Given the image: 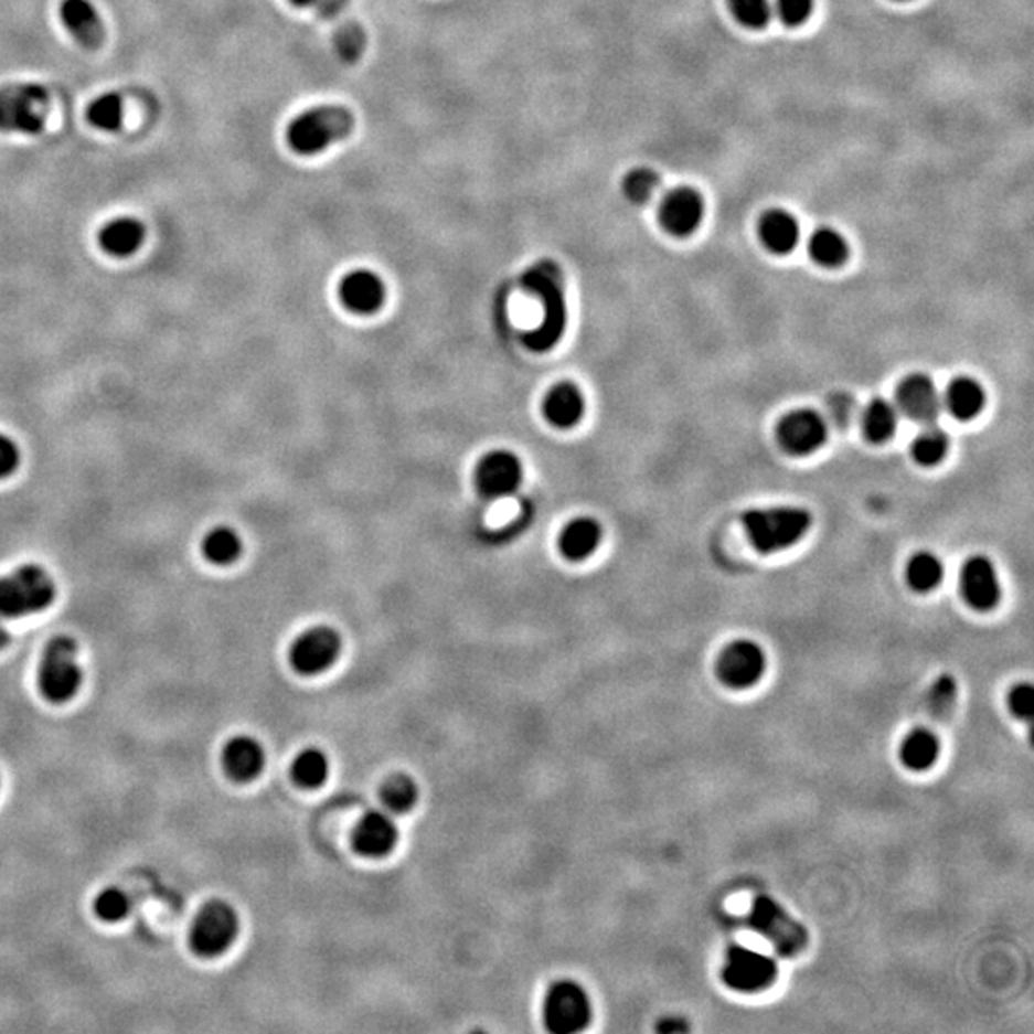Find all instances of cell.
Returning a JSON list of instances; mask_svg holds the SVG:
<instances>
[{
	"label": "cell",
	"instance_id": "obj_18",
	"mask_svg": "<svg viewBox=\"0 0 1034 1034\" xmlns=\"http://www.w3.org/2000/svg\"><path fill=\"white\" fill-rule=\"evenodd\" d=\"M60 20L85 49H98L106 39V28L90 0H62Z\"/></svg>",
	"mask_w": 1034,
	"mask_h": 1034
},
{
	"label": "cell",
	"instance_id": "obj_19",
	"mask_svg": "<svg viewBox=\"0 0 1034 1034\" xmlns=\"http://www.w3.org/2000/svg\"><path fill=\"white\" fill-rule=\"evenodd\" d=\"M265 767V749L252 736H234L223 749V768L231 780L247 784L255 780Z\"/></svg>",
	"mask_w": 1034,
	"mask_h": 1034
},
{
	"label": "cell",
	"instance_id": "obj_26",
	"mask_svg": "<svg viewBox=\"0 0 1034 1034\" xmlns=\"http://www.w3.org/2000/svg\"><path fill=\"white\" fill-rule=\"evenodd\" d=\"M601 541V527L593 518L573 520L559 536V548L569 559H585L594 554Z\"/></svg>",
	"mask_w": 1034,
	"mask_h": 1034
},
{
	"label": "cell",
	"instance_id": "obj_42",
	"mask_svg": "<svg viewBox=\"0 0 1034 1034\" xmlns=\"http://www.w3.org/2000/svg\"><path fill=\"white\" fill-rule=\"evenodd\" d=\"M20 466V449L10 437L0 434V479H7Z\"/></svg>",
	"mask_w": 1034,
	"mask_h": 1034
},
{
	"label": "cell",
	"instance_id": "obj_3",
	"mask_svg": "<svg viewBox=\"0 0 1034 1034\" xmlns=\"http://www.w3.org/2000/svg\"><path fill=\"white\" fill-rule=\"evenodd\" d=\"M56 583L39 565H23L0 577V619H20L51 608Z\"/></svg>",
	"mask_w": 1034,
	"mask_h": 1034
},
{
	"label": "cell",
	"instance_id": "obj_10",
	"mask_svg": "<svg viewBox=\"0 0 1034 1034\" xmlns=\"http://www.w3.org/2000/svg\"><path fill=\"white\" fill-rule=\"evenodd\" d=\"M767 673L765 650L753 640H734L716 659V676L731 690L757 686Z\"/></svg>",
	"mask_w": 1034,
	"mask_h": 1034
},
{
	"label": "cell",
	"instance_id": "obj_35",
	"mask_svg": "<svg viewBox=\"0 0 1034 1034\" xmlns=\"http://www.w3.org/2000/svg\"><path fill=\"white\" fill-rule=\"evenodd\" d=\"M132 908L130 897L119 887H106L95 898V914L106 924H117L127 918Z\"/></svg>",
	"mask_w": 1034,
	"mask_h": 1034
},
{
	"label": "cell",
	"instance_id": "obj_37",
	"mask_svg": "<svg viewBox=\"0 0 1034 1034\" xmlns=\"http://www.w3.org/2000/svg\"><path fill=\"white\" fill-rule=\"evenodd\" d=\"M956 697H958V682L950 674H940L935 679L934 684L927 692V705L931 715L937 718L947 716L955 710Z\"/></svg>",
	"mask_w": 1034,
	"mask_h": 1034
},
{
	"label": "cell",
	"instance_id": "obj_22",
	"mask_svg": "<svg viewBox=\"0 0 1034 1034\" xmlns=\"http://www.w3.org/2000/svg\"><path fill=\"white\" fill-rule=\"evenodd\" d=\"M987 405V393L983 385L968 376L956 377L948 385L942 397V406L956 420L970 422L983 413Z\"/></svg>",
	"mask_w": 1034,
	"mask_h": 1034
},
{
	"label": "cell",
	"instance_id": "obj_14",
	"mask_svg": "<svg viewBox=\"0 0 1034 1034\" xmlns=\"http://www.w3.org/2000/svg\"><path fill=\"white\" fill-rule=\"evenodd\" d=\"M703 198L700 192L687 186H679L671 192H667L665 198L659 205V221L669 234L684 238L694 234L702 225Z\"/></svg>",
	"mask_w": 1034,
	"mask_h": 1034
},
{
	"label": "cell",
	"instance_id": "obj_8",
	"mask_svg": "<svg viewBox=\"0 0 1034 1034\" xmlns=\"http://www.w3.org/2000/svg\"><path fill=\"white\" fill-rule=\"evenodd\" d=\"M593 1021V1002L577 981L562 979L550 987L544 999V1025L550 1033L575 1034Z\"/></svg>",
	"mask_w": 1034,
	"mask_h": 1034
},
{
	"label": "cell",
	"instance_id": "obj_41",
	"mask_svg": "<svg viewBox=\"0 0 1034 1034\" xmlns=\"http://www.w3.org/2000/svg\"><path fill=\"white\" fill-rule=\"evenodd\" d=\"M776 14L786 25H801L809 20L812 0H776Z\"/></svg>",
	"mask_w": 1034,
	"mask_h": 1034
},
{
	"label": "cell",
	"instance_id": "obj_38",
	"mask_svg": "<svg viewBox=\"0 0 1034 1034\" xmlns=\"http://www.w3.org/2000/svg\"><path fill=\"white\" fill-rule=\"evenodd\" d=\"M734 18L745 28L763 30L772 18L770 0H731Z\"/></svg>",
	"mask_w": 1034,
	"mask_h": 1034
},
{
	"label": "cell",
	"instance_id": "obj_36",
	"mask_svg": "<svg viewBox=\"0 0 1034 1034\" xmlns=\"http://www.w3.org/2000/svg\"><path fill=\"white\" fill-rule=\"evenodd\" d=\"M659 186H661L659 174L648 169V167L632 169L622 181V192L632 203L650 202L651 198L658 192Z\"/></svg>",
	"mask_w": 1034,
	"mask_h": 1034
},
{
	"label": "cell",
	"instance_id": "obj_16",
	"mask_svg": "<svg viewBox=\"0 0 1034 1034\" xmlns=\"http://www.w3.org/2000/svg\"><path fill=\"white\" fill-rule=\"evenodd\" d=\"M897 408L910 420L929 426L939 418L942 397L931 377L926 374H910L898 385Z\"/></svg>",
	"mask_w": 1034,
	"mask_h": 1034
},
{
	"label": "cell",
	"instance_id": "obj_30",
	"mask_svg": "<svg viewBox=\"0 0 1034 1034\" xmlns=\"http://www.w3.org/2000/svg\"><path fill=\"white\" fill-rule=\"evenodd\" d=\"M330 772V763L324 751L317 747H309L297 755L294 765H291V776L297 786L305 789H317L328 780Z\"/></svg>",
	"mask_w": 1034,
	"mask_h": 1034
},
{
	"label": "cell",
	"instance_id": "obj_9",
	"mask_svg": "<svg viewBox=\"0 0 1034 1034\" xmlns=\"http://www.w3.org/2000/svg\"><path fill=\"white\" fill-rule=\"evenodd\" d=\"M721 977L731 991L757 994L776 983L778 962L772 956L763 955L759 950L734 945L724 956Z\"/></svg>",
	"mask_w": 1034,
	"mask_h": 1034
},
{
	"label": "cell",
	"instance_id": "obj_11",
	"mask_svg": "<svg viewBox=\"0 0 1034 1034\" xmlns=\"http://www.w3.org/2000/svg\"><path fill=\"white\" fill-rule=\"evenodd\" d=\"M341 638L330 627H312L296 638L290 648L291 667L303 676L324 673L340 658Z\"/></svg>",
	"mask_w": 1034,
	"mask_h": 1034
},
{
	"label": "cell",
	"instance_id": "obj_31",
	"mask_svg": "<svg viewBox=\"0 0 1034 1034\" xmlns=\"http://www.w3.org/2000/svg\"><path fill=\"white\" fill-rule=\"evenodd\" d=\"M202 552L211 564L231 565L242 554V539L231 527L213 529L203 539Z\"/></svg>",
	"mask_w": 1034,
	"mask_h": 1034
},
{
	"label": "cell",
	"instance_id": "obj_45",
	"mask_svg": "<svg viewBox=\"0 0 1034 1034\" xmlns=\"http://www.w3.org/2000/svg\"><path fill=\"white\" fill-rule=\"evenodd\" d=\"M10 640H12L10 630H8L7 627L2 625V621H0V650H4V648L10 644Z\"/></svg>",
	"mask_w": 1034,
	"mask_h": 1034
},
{
	"label": "cell",
	"instance_id": "obj_13",
	"mask_svg": "<svg viewBox=\"0 0 1034 1034\" xmlns=\"http://www.w3.org/2000/svg\"><path fill=\"white\" fill-rule=\"evenodd\" d=\"M963 600L976 611H991L1002 598L999 572L991 557L971 556L963 564L960 577Z\"/></svg>",
	"mask_w": 1034,
	"mask_h": 1034
},
{
	"label": "cell",
	"instance_id": "obj_33",
	"mask_svg": "<svg viewBox=\"0 0 1034 1034\" xmlns=\"http://www.w3.org/2000/svg\"><path fill=\"white\" fill-rule=\"evenodd\" d=\"M418 801V786L406 775L391 776L382 788V803L391 814H405Z\"/></svg>",
	"mask_w": 1034,
	"mask_h": 1034
},
{
	"label": "cell",
	"instance_id": "obj_15",
	"mask_svg": "<svg viewBox=\"0 0 1034 1034\" xmlns=\"http://www.w3.org/2000/svg\"><path fill=\"white\" fill-rule=\"evenodd\" d=\"M523 479L520 458L508 450H494L479 462L476 483L487 499H502L518 491Z\"/></svg>",
	"mask_w": 1034,
	"mask_h": 1034
},
{
	"label": "cell",
	"instance_id": "obj_23",
	"mask_svg": "<svg viewBox=\"0 0 1034 1034\" xmlns=\"http://www.w3.org/2000/svg\"><path fill=\"white\" fill-rule=\"evenodd\" d=\"M146 228L138 218L117 217L98 234V242L111 257H130L145 244Z\"/></svg>",
	"mask_w": 1034,
	"mask_h": 1034
},
{
	"label": "cell",
	"instance_id": "obj_34",
	"mask_svg": "<svg viewBox=\"0 0 1034 1034\" xmlns=\"http://www.w3.org/2000/svg\"><path fill=\"white\" fill-rule=\"evenodd\" d=\"M90 125L96 129L117 130L124 124V98L116 93L98 96L87 109Z\"/></svg>",
	"mask_w": 1034,
	"mask_h": 1034
},
{
	"label": "cell",
	"instance_id": "obj_6",
	"mask_svg": "<svg viewBox=\"0 0 1034 1034\" xmlns=\"http://www.w3.org/2000/svg\"><path fill=\"white\" fill-rule=\"evenodd\" d=\"M51 96L36 83H14L0 88V130L36 135L43 130Z\"/></svg>",
	"mask_w": 1034,
	"mask_h": 1034
},
{
	"label": "cell",
	"instance_id": "obj_39",
	"mask_svg": "<svg viewBox=\"0 0 1034 1034\" xmlns=\"http://www.w3.org/2000/svg\"><path fill=\"white\" fill-rule=\"evenodd\" d=\"M333 43H335V51L340 54L341 60L356 62L366 49V33L359 23H341L338 31H335V41Z\"/></svg>",
	"mask_w": 1034,
	"mask_h": 1034
},
{
	"label": "cell",
	"instance_id": "obj_43",
	"mask_svg": "<svg viewBox=\"0 0 1034 1034\" xmlns=\"http://www.w3.org/2000/svg\"><path fill=\"white\" fill-rule=\"evenodd\" d=\"M290 2L299 8H311L324 18L340 15L349 4V0H290Z\"/></svg>",
	"mask_w": 1034,
	"mask_h": 1034
},
{
	"label": "cell",
	"instance_id": "obj_32",
	"mask_svg": "<svg viewBox=\"0 0 1034 1034\" xmlns=\"http://www.w3.org/2000/svg\"><path fill=\"white\" fill-rule=\"evenodd\" d=\"M948 447H950V439L948 435L935 427L934 424H929L927 429H924L921 434L916 437V441L912 443V458L919 463V466H926V468H934L937 463L942 462L947 458Z\"/></svg>",
	"mask_w": 1034,
	"mask_h": 1034
},
{
	"label": "cell",
	"instance_id": "obj_5",
	"mask_svg": "<svg viewBox=\"0 0 1034 1034\" xmlns=\"http://www.w3.org/2000/svg\"><path fill=\"white\" fill-rule=\"evenodd\" d=\"M239 934L238 912L226 900H210L195 914L190 926V948L200 958L225 955Z\"/></svg>",
	"mask_w": 1034,
	"mask_h": 1034
},
{
	"label": "cell",
	"instance_id": "obj_25",
	"mask_svg": "<svg viewBox=\"0 0 1034 1034\" xmlns=\"http://www.w3.org/2000/svg\"><path fill=\"white\" fill-rule=\"evenodd\" d=\"M940 755V739L927 728L912 731L898 749L900 763L910 772H927L937 765Z\"/></svg>",
	"mask_w": 1034,
	"mask_h": 1034
},
{
	"label": "cell",
	"instance_id": "obj_27",
	"mask_svg": "<svg viewBox=\"0 0 1034 1034\" xmlns=\"http://www.w3.org/2000/svg\"><path fill=\"white\" fill-rule=\"evenodd\" d=\"M898 414L887 398H872L862 413V431L872 443L889 441L897 431Z\"/></svg>",
	"mask_w": 1034,
	"mask_h": 1034
},
{
	"label": "cell",
	"instance_id": "obj_24",
	"mask_svg": "<svg viewBox=\"0 0 1034 1034\" xmlns=\"http://www.w3.org/2000/svg\"><path fill=\"white\" fill-rule=\"evenodd\" d=\"M583 414H585V397L577 385H556L544 398V416L552 426L559 427V429L577 426Z\"/></svg>",
	"mask_w": 1034,
	"mask_h": 1034
},
{
	"label": "cell",
	"instance_id": "obj_29",
	"mask_svg": "<svg viewBox=\"0 0 1034 1034\" xmlns=\"http://www.w3.org/2000/svg\"><path fill=\"white\" fill-rule=\"evenodd\" d=\"M906 583L919 594L931 593L945 579V565L934 552H916L906 564Z\"/></svg>",
	"mask_w": 1034,
	"mask_h": 1034
},
{
	"label": "cell",
	"instance_id": "obj_40",
	"mask_svg": "<svg viewBox=\"0 0 1034 1034\" xmlns=\"http://www.w3.org/2000/svg\"><path fill=\"white\" fill-rule=\"evenodd\" d=\"M1008 707L1012 711V715L1020 721H1028L1033 716L1034 710V690L1031 684L1023 682V684H1015L1012 687V692L1008 695Z\"/></svg>",
	"mask_w": 1034,
	"mask_h": 1034
},
{
	"label": "cell",
	"instance_id": "obj_7",
	"mask_svg": "<svg viewBox=\"0 0 1034 1034\" xmlns=\"http://www.w3.org/2000/svg\"><path fill=\"white\" fill-rule=\"evenodd\" d=\"M749 924L757 934L770 940L778 955L796 958L809 947V931L799 924L775 898H755L749 912Z\"/></svg>",
	"mask_w": 1034,
	"mask_h": 1034
},
{
	"label": "cell",
	"instance_id": "obj_44",
	"mask_svg": "<svg viewBox=\"0 0 1034 1034\" xmlns=\"http://www.w3.org/2000/svg\"><path fill=\"white\" fill-rule=\"evenodd\" d=\"M655 1031L661 1034H686L690 1033V1023L684 1017L669 1015V1017L659 1021Z\"/></svg>",
	"mask_w": 1034,
	"mask_h": 1034
},
{
	"label": "cell",
	"instance_id": "obj_17",
	"mask_svg": "<svg viewBox=\"0 0 1034 1034\" xmlns=\"http://www.w3.org/2000/svg\"><path fill=\"white\" fill-rule=\"evenodd\" d=\"M353 840L359 853L370 859H382L397 845V822L387 810H369L359 820Z\"/></svg>",
	"mask_w": 1034,
	"mask_h": 1034
},
{
	"label": "cell",
	"instance_id": "obj_21",
	"mask_svg": "<svg viewBox=\"0 0 1034 1034\" xmlns=\"http://www.w3.org/2000/svg\"><path fill=\"white\" fill-rule=\"evenodd\" d=\"M760 242L775 255H788L796 249L801 238L797 218L784 210L768 211L759 223Z\"/></svg>",
	"mask_w": 1034,
	"mask_h": 1034
},
{
	"label": "cell",
	"instance_id": "obj_4",
	"mask_svg": "<svg viewBox=\"0 0 1034 1034\" xmlns=\"http://www.w3.org/2000/svg\"><path fill=\"white\" fill-rule=\"evenodd\" d=\"M77 651V642L72 637H54L44 648L36 673V686L46 702L64 705L79 692L83 669Z\"/></svg>",
	"mask_w": 1034,
	"mask_h": 1034
},
{
	"label": "cell",
	"instance_id": "obj_20",
	"mask_svg": "<svg viewBox=\"0 0 1034 1034\" xmlns=\"http://www.w3.org/2000/svg\"><path fill=\"white\" fill-rule=\"evenodd\" d=\"M340 296L349 311L376 312L385 301L384 280L372 270H353L341 280Z\"/></svg>",
	"mask_w": 1034,
	"mask_h": 1034
},
{
	"label": "cell",
	"instance_id": "obj_2",
	"mask_svg": "<svg viewBox=\"0 0 1034 1034\" xmlns=\"http://www.w3.org/2000/svg\"><path fill=\"white\" fill-rule=\"evenodd\" d=\"M355 129V116L343 106H317L291 121L286 132L291 150L301 156L324 152L328 146L348 138Z\"/></svg>",
	"mask_w": 1034,
	"mask_h": 1034
},
{
	"label": "cell",
	"instance_id": "obj_12",
	"mask_svg": "<svg viewBox=\"0 0 1034 1034\" xmlns=\"http://www.w3.org/2000/svg\"><path fill=\"white\" fill-rule=\"evenodd\" d=\"M828 424L812 408H797L786 414L778 426V441L788 455L807 456L824 447Z\"/></svg>",
	"mask_w": 1034,
	"mask_h": 1034
},
{
	"label": "cell",
	"instance_id": "obj_28",
	"mask_svg": "<svg viewBox=\"0 0 1034 1034\" xmlns=\"http://www.w3.org/2000/svg\"><path fill=\"white\" fill-rule=\"evenodd\" d=\"M809 254L820 267L838 268L849 259V244L841 232L822 226L810 236Z\"/></svg>",
	"mask_w": 1034,
	"mask_h": 1034
},
{
	"label": "cell",
	"instance_id": "obj_1",
	"mask_svg": "<svg viewBox=\"0 0 1034 1034\" xmlns=\"http://www.w3.org/2000/svg\"><path fill=\"white\" fill-rule=\"evenodd\" d=\"M742 521L753 546L760 554H775L807 535L812 515L799 507L753 508L742 515Z\"/></svg>",
	"mask_w": 1034,
	"mask_h": 1034
}]
</instances>
